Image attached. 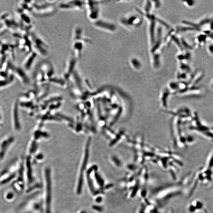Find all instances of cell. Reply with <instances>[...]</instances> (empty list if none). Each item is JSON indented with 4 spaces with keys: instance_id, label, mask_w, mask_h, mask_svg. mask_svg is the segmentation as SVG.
<instances>
[{
    "instance_id": "cell-15",
    "label": "cell",
    "mask_w": 213,
    "mask_h": 213,
    "mask_svg": "<svg viewBox=\"0 0 213 213\" xmlns=\"http://www.w3.org/2000/svg\"><path fill=\"white\" fill-rule=\"evenodd\" d=\"M212 87L213 88V82L212 83Z\"/></svg>"
},
{
    "instance_id": "cell-3",
    "label": "cell",
    "mask_w": 213,
    "mask_h": 213,
    "mask_svg": "<svg viewBox=\"0 0 213 213\" xmlns=\"http://www.w3.org/2000/svg\"><path fill=\"white\" fill-rule=\"evenodd\" d=\"M0 21L7 30L17 31L20 29V25L14 19L11 18L8 13L3 14L0 17Z\"/></svg>"
},
{
    "instance_id": "cell-9",
    "label": "cell",
    "mask_w": 213,
    "mask_h": 213,
    "mask_svg": "<svg viewBox=\"0 0 213 213\" xmlns=\"http://www.w3.org/2000/svg\"><path fill=\"white\" fill-rule=\"evenodd\" d=\"M14 76L13 74H11L8 78L0 80V89L10 85L14 81Z\"/></svg>"
},
{
    "instance_id": "cell-14",
    "label": "cell",
    "mask_w": 213,
    "mask_h": 213,
    "mask_svg": "<svg viewBox=\"0 0 213 213\" xmlns=\"http://www.w3.org/2000/svg\"><path fill=\"white\" fill-rule=\"evenodd\" d=\"M2 57L0 56V64H1V62Z\"/></svg>"
},
{
    "instance_id": "cell-16",
    "label": "cell",
    "mask_w": 213,
    "mask_h": 213,
    "mask_svg": "<svg viewBox=\"0 0 213 213\" xmlns=\"http://www.w3.org/2000/svg\"><path fill=\"white\" fill-rule=\"evenodd\" d=\"M0 22H1V21H0ZM1 22H0V23H1Z\"/></svg>"
},
{
    "instance_id": "cell-1",
    "label": "cell",
    "mask_w": 213,
    "mask_h": 213,
    "mask_svg": "<svg viewBox=\"0 0 213 213\" xmlns=\"http://www.w3.org/2000/svg\"><path fill=\"white\" fill-rule=\"evenodd\" d=\"M29 37L32 42L33 49L36 54L45 56L48 53V47L44 42L34 33H30Z\"/></svg>"
},
{
    "instance_id": "cell-10",
    "label": "cell",
    "mask_w": 213,
    "mask_h": 213,
    "mask_svg": "<svg viewBox=\"0 0 213 213\" xmlns=\"http://www.w3.org/2000/svg\"><path fill=\"white\" fill-rule=\"evenodd\" d=\"M208 39V38L207 35L202 32V33L199 34V35L197 36L196 38L195 42L198 46L201 47L207 43Z\"/></svg>"
},
{
    "instance_id": "cell-2",
    "label": "cell",
    "mask_w": 213,
    "mask_h": 213,
    "mask_svg": "<svg viewBox=\"0 0 213 213\" xmlns=\"http://www.w3.org/2000/svg\"><path fill=\"white\" fill-rule=\"evenodd\" d=\"M19 101H15L12 107L11 120L12 128L14 131L17 133L21 132L22 127L19 112Z\"/></svg>"
},
{
    "instance_id": "cell-4",
    "label": "cell",
    "mask_w": 213,
    "mask_h": 213,
    "mask_svg": "<svg viewBox=\"0 0 213 213\" xmlns=\"http://www.w3.org/2000/svg\"><path fill=\"white\" fill-rule=\"evenodd\" d=\"M86 3V6L87 9L88 17L91 21L94 22L99 19L100 15V9L99 3L96 1H88Z\"/></svg>"
},
{
    "instance_id": "cell-12",
    "label": "cell",
    "mask_w": 213,
    "mask_h": 213,
    "mask_svg": "<svg viewBox=\"0 0 213 213\" xmlns=\"http://www.w3.org/2000/svg\"><path fill=\"white\" fill-rule=\"evenodd\" d=\"M206 49L209 54L213 56V42L209 43L206 46Z\"/></svg>"
},
{
    "instance_id": "cell-7",
    "label": "cell",
    "mask_w": 213,
    "mask_h": 213,
    "mask_svg": "<svg viewBox=\"0 0 213 213\" xmlns=\"http://www.w3.org/2000/svg\"><path fill=\"white\" fill-rule=\"evenodd\" d=\"M85 4L82 1H68L66 3H61L59 6L60 9H82Z\"/></svg>"
},
{
    "instance_id": "cell-13",
    "label": "cell",
    "mask_w": 213,
    "mask_h": 213,
    "mask_svg": "<svg viewBox=\"0 0 213 213\" xmlns=\"http://www.w3.org/2000/svg\"><path fill=\"white\" fill-rule=\"evenodd\" d=\"M203 33L207 35L208 38L210 39L212 42H213V31H211L209 30H204L203 31Z\"/></svg>"
},
{
    "instance_id": "cell-5",
    "label": "cell",
    "mask_w": 213,
    "mask_h": 213,
    "mask_svg": "<svg viewBox=\"0 0 213 213\" xmlns=\"http://www.w3.org/2000/svg\"><path fill=\"white\" fill-rule=\"evenodd\" d=\"M14 141V138L11 135L4 137L1 141L0 142V160L4 158Z\"/></svg>"
},
{
    "instance_id": "cell-11",
    "label": "cell",
    "mask_w": 213,
    "mask_h": 213,
    "mask_svg": "<svg viewBox=\"0 0 213 213\" xmlns=\"http://www.w3.org/2000/svg\"><path fill=\"white\" fill-rule=\"evenodd\" d=\"M76 64V58L72 57L70 58L66 66L65 73H72L74 70V68Z\"/></svg>"
},
{
    "instance_id": "cell-6",
    "label": "cell",
    "mask_w": 213,
    "mask_h": 213,
    "mask_svg": "<svg viewBox=\"0 0 213 213\" xmlns=\"http://www.w3.org/2000/svg\"><path fill=\"white\" fill-rule=\"evenodd\" d=\"M11 74H13L15 77H16L23 85H28L30 83V79L23 68L14 65L12 68Z\"/></svg>"
},
{
    "instance_id": "cell-8",
    "label": "cell",
    "mask_w": 213,
    "mask_h": 213,
    "mask_svg": "<svg viewBox=\"0 0 213 213\" xmlns=\"http://www.w3.org/2000/svg\"><path fill=\"white\" fill-rule=\"evenodd\" d=\"M37 54L34 51L29 54L27 57L26 58L23 64V68L25 71H28L31 69V67L36 57Z\"/></svg>"
}]
</instances>
